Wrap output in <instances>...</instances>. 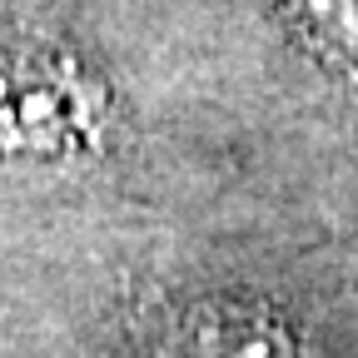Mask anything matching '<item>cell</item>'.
Returning a JSON list of instances; mask_svg holds the SVG:
<instances>
[{
    "instance_id": "obj_1",
    "label": "cell",
    "mask_w": 358,
    "mask_h": 358,
    "mask_svg": "<svg viewBox=\"0 0 358 358\" xmlns=\"http://www.w3.org/2000/svg\"><path fill=\"white\" fill-rule=\"evenodd\" d=\"M110 134V90L75 50L45 40H0V155L80 159Z\"/></svg>"
},
{
    "instance_id": "obj_2",
    "label": "cell",
    "mask_w": 358,
    "mask_h": 358,
    "mask_svg": "<svg viewBox=\"0 0 358 358\" xmlns=\"http://www.w3.org/2000/svg\"><path fill=\"white\" fill-rule=\"evenodd\" d=\"M155 358H299L294 334L274 308L244 299H209L174 313Z\"/></svg>"
},
{
    "instance_id": "obj_3",
    "label": "cell",
    "mask_w": 358,
    "mask_h": 358,
    "mask_svg": "<svg viewBox=\"0 0 358 358\" xmlns=\"http://www.w3.org/2000/svg\"><path fill=\"white\" fill-rule=\"evenodd\" d=\"M289 25L338 70H358V0H279Z\"/></svg>"
}]
</instances>
